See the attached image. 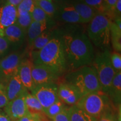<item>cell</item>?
<instances>
[{
	"instance_id": "f546056e",
	"label": "cell",
	"mask_w": 121,
	"mask_h": 121,
	"mask_svg": "<svg viewBox=\"0 0 121 121\" xmlns=\"http://www.w3.org/2000/svg\"><path fill=\"white\" fill-rule=\"evenodd\" d=\"M110 61L116 72L121 71V55L120 53L115 52L110 54Z\"/></svg>"
},
{
	"instance_id": "ac0fdd59",
	"label": "cell",
	"mask_w": 121,
	"mask_h": 121,
	"mask_svg": "<svg viewBox=\"0 0 121 121\" xmlns=\"http://www.w3.org/2000/svg\"><path fill=\"white\" fill-rule=\"evenodd\" d=\"M108 95L115 105L118 107H119V105L120 106L121 100V71L116 72Z\"/></svg>"
},
{
	"instance_id": "74e56055",
	"label": "cell",
	"mask_w": 121,
	"mask_h": 121,
	"mask_svg": "<svg viewBox=\"0 0 121 121\" xmlns=\"http://www.w3.org/2000/svg\"><path fill=\"white\" fill-rule=\"evenodd\" d=\"M22 0H7V3L16 7L19 5L20 3L22 2Z\"/></svg>"
},
{
	"instance_id": "8992f818",
	"label": "cell",
	"mask_w": 121,
	"mask_h": 121,
	"mask_svg": "<svg viewBox=\"0 0 121 121\" xmlns=\"http://www.w3.org/2000/svg\"><path fill=\"white\" fill-rule=\"evenodd\" d=\"M110 54L109 51L105 49L94 58L92 62L97 73L101 90L107 94L116 73L112 65Z\"/></svg>"
},
{
	"instance_id": "484cf974",
	"label": "cell",
	"mask_w": 121,
	"mask_h": 121,
	"mask_svg": "<svg viewBox=\"0 0 121 121\" xmlns=\"http://www.w3.org/2000/svg\"><path fill=\"white\" fill-rule=\"evenodd\" d=\"M33 21L38 22H45L49 24L52 22L51 19L40 7L35 6L32 13H31Z\"/></svg>"
},
{
	"instance_id": "d6a6232c",
	"label": "cell",
	"mask_w": 121,
	"mask_h": 121,
	"mask_svg": "<svg viewBox=\"0 0 121 121\" xmlns=\"http://www.w3.org/2000/svg\"><path fill=\"white\" fill-rule=\"evenodd\" d=\"M96 121H118L116 113H112L104 115L102 117L96 119Z\"/></svg>"
},
{
	"instance_id": "7a4b0ae2",
	"label": "cell",
	"mask_w": 121,
	"mask_h": 121,
	"mask_svg": "<svg viewBox=\"0 0 121 121\" xmlns=\"http://www.w3.org/2000/svg\"><path fill=\"white\" fill-rule=\"evenodd\" d=\"M34 65L49 68L60 75L67 67L64 47L61 38H52L38 51L29 54Z\"/></svg>"
},
{
	"instance_id": "ffe728a7",
	"label": "cell",
	"mask_w": 121,
	"mask_h": 121,
	"mask_svg": "<svg viewBox=\"0 0 121 121\" xmlns=\"http://www.w3.org/2000/svg\"><path fill=\"white\" fill-rule=\"evenodd\" d=\"M49 24L45 22H38L33 21L27 30L28 47L35 38L47 29Z\"/></svg>"
},
{
	"instance_id": "8d00e7d4",
	"label": "cell",
	"mask_w": 121,
	"mask_h": 121,
	"mask_svg": "<svg viewBox=\"0 0 121 121\" xmlns=\"http://www.w3.org/2000/svg\"><path fill=\"white\" fill-rule=\"evenodd\" d=\"M0 121H12L4 111L0 110Z\"/></svg>"
},
{
	"instance_id": "d6986e66",
	"label": "cell",
	"mask_w": 121,
	"mask_h": 121,
	"mask_svg": "<svg viewBox=\"0 0 121 121\" xmlns=\"http://www.w3.org/2000/svg\"><path fill=\"white\" fill-rule=\"evenodd\" d=\"M25 33L18 24L15 23L5 28L3 31V35L10 42H19L24 39Z\"/></svg>"
},
{
	"instance_id": "4dcf8cb0",
	"label": "cell",
	"mask_w": 121,
	"mask_h": 121,
	"mask_svg": "<svg viewBox=\"0 0 121 121\" xmlns=\"http://www.w3.org/2000/svg\"><path fill=\"white\" fill-rule=\"evenodd\" d=\"M69 108L67 107L62 112L54 116L52 119H50V120L51 121H69Z\"/></svg>"
},
{
	"instance_id": "83f0119b",
	"label": "cell",
	"mask_w": 121,
	"mask_h": 121,
	"mask_svg": "<svg viewBox=\"0 0 121 121\" xmlns=\"http://www.w3.org/2000/svg\"><path fill=\"white\" fill-rule=\"evenodd\" d=\"M33 22L31 13H26L25 14L17 15V19L16 23L19 25L24 30L25 34L31 22Z\"/></svg>"
},
{
	"instance_id": "52a82bcc",
	"label": "cell",
	"mask_w": 121,
	"mask_h": 121,
	"mask_svg": "<svg viewBox=\"0 0 121 121\" xmlns=\"http://www.w3.org/2000/svg\"><path fill=\"white\" fill-rule=\"evenodd\" d=\"M58 85L56 83L45 84L35 86L30 91L38 100L43 109H45L58 101Z\"/></svg>"
},
{
	"instance_id": "9c48e42d",
	"label": "cell",
	"mask_w": 121,
	"mask_h": 121,
	"mask_svg": "<svg viewBox=\"0 0 121 121\" xmlns=\"http://www.w3.org/2000/svg\"><path fill=\"white\" fill-rule=\"evenodd\" d=\"M31 75L35 86L56 83L60 76L49 68L40 65H34Z\"/></svg>"
},
{
	"instance_id": "30bf717a",
	"label": "cell",
	"mask_w": 121,
	"mask_h": 121,
	"mask_svg": "<svg viewBox=\"0 0 121 121\" xmlns=\"http://www.w3.org/2000/svg\"><path fill=\"white\" fill-rule=\"evenodd\" d=\"M28 93L9 102L4 107V111L12 121H17L29 113L25 102V95Z\"/></svg>"
},
{
	"instance_id": "603a6c76",
	"label": "cell",
	"mask_w": 121,
	"mask_h": 121,
	"mask_svg": "<svg viewBox=\"0 0 121 121\" xmlns=\"http://www.w3.org/2000/svg\"><path fill=\"white\" fill-rule=\"evenodd\" d=\"M110 42L113 48L117 52L121 51V29H119L114 22L110 24Z\"/></svg>"
},
{
	"instance_id": "ab89813d",
	"label": "cell",
	"mask_w": 121,
	"mask_h": 121,
	"mask_svg": "<svg viewBox=\"0 0 121 121\" xmlns=\"http://www.w3.org/2000/svg\"><path fill=\"white\" fill-rule=\"evenodd\" d=\"M34 117L35 118V121H43L40 118L37 117Z\"/></svg>"
},
{
	"instance_id": "3957f363",
	"label": "cell",
	"mask_w": 121,
	"mask_h": 121,
	"mask_svg": "<svg viewBox=\"0 0 121 121\" xmlns=\"http://www.w3.org/2000/svg\"><path fill=\"white\" fill-rule=\"evenodd\" d=\"M75 105L96 119L116 110V105L109 96L102 90L84 95Z\"/></svg>"
},
{
	"instance_id": "e575fe53",
	"label": "cell",
	"mask_w": 121,
	"mask_h": 121,
	"mask_svg": "<svg viewBox=\"0 0 121 121\" xmlns=\"http://www.w3.org/2000/svg\"><path fill=\"white\" fill-rule=\"evenodd\" d=\"M114 13L116 19L121 17V0H117L115 5Z\"/></svg>"
},
{
	"instance_id": "d590c367",
	"label": "cell",
	"mask_w": 121,
	"mask_h": 121,
	"mask_svg": "<svg viewBox=\"0 0 121 121\" xmlns=\"http://www.w3.org/2000/svg\"><path fill=\"white\" fill-rule=\"evenodd\" d=\"M17 121H35V118L28 113L18 119Z\"/></svg>"
},
{
	"instance_id": "44dd1931",
	"label": "cell",
	"mask_w": 121,
	"mask_h": 121,
	"mask_svg": "<svg viewBox=\"0 0 121 121\" xmlns=\"http://www.w3.org/2000/svg\"><path fill=\"white\" fill-rule=\"evenodd\" d=\"M69 121H96L95 118L76 107L75 105L69 108Z\"/></svg>"
},
{
	"instance_id": "8fae6325",
	"label": "cell",
	"mask_w": 121,
	"mask_h": 121,
	"mask_svg": "<svg viewBox=\"0 0 121 121\" xmlns=\"http://www.w3.org/2000/svg\"><path fill=\"white\" fill-rule=\"evenodd\" d=\"M57 95L60 100L69 106L75 105L82 97L76 88L69 82H62L59 85Z\"/></svg>"
},
{
	"instance_id": "1f68e13d",
	"label": "cell",
	"mask_w": 121,
	"mask_h": 121,
	"mask_svg": "<svg viewBox=\"0 0 121 121\" xmlns=\"http://www.w3.org/2000/svg\"><path fill=\"white\" fill-rule=\"evenodd\" d=\"M10 42L4 36L0 34V54H2L8 49Z\"/></svg>"
},
{
	"instance_id": "5bb4252c",
	"label": "cell",
	"mask_w": 121,
	"mask_h": 121,
	"mask_svg": "<svg viewBox=\"0 0 121 121\" xmlns=\"http://www.w3.org/2000/svg\"><path fill=\"white\" fill-rule=\"evenodd\" d=\"M4 91L9 102L28 92L21 81L18 73L7 81L5 85Z\"/></svg>"
},
{
	"instance_id": "cb8c5ba5",
	"label": "cell",
	"mask_w": 121,
	"mask_h": 121,
	"mask_svg": "<svg viewBox=\"0 0 121 121\" xmlns=\"http://www.w3.org/2000/svg\"><path fill=\"white\" fill-rule=\"evenodd\" d=\"M35 5L40 7L51 19H53L57 15L58 7L52 1L49 0H35Z\"/></svg>"
},
{
	"instance_id": "d4e9b609",
	"label": "cell",
	"mask_w": 121,
	"mask_h": 121,
	"mask_svg": "<svg viewBox=\"0 0 121 121\" xmlns=\"http://www.w3.org/2000/svg\"><path fill=\"white\" fill-rule=\"evenodd\" d=\"M66 107L67 106L66 104L59 99L48 108L44 109V112L46 117H48L49 119H52L54 116L62 112Z\"/></svg>"
},
{
	"instance_id": "7402d4cb",
	"label": "cell",
	"mask_w": 121,
	"mask_h": 121,
	"mask_svg": "<svg viewBox=\"0 0 121 121\" xmlns=\"http://www.w3.org/2000/svg\"><path fill=\"white\" fill-rule=\"evenodd\" d=\"M51 34L49 31H45L39 35L34 40L32 43L29 46V54L33 52L38 51L42 49L47 44L51 39Z\"/></svg>"
},
{
	"instance_id": "e0dca14e",
	"label": "cell",
	"mask_w": 121,
	"mask_h": 121,
	"mask_svg": "<svg viewBox=\"0 0 121 121\" xmlns=\"http://www.w3.org/2000/svg\"><path fill=\"white\" fill-rule=\"evenodd\" d=\"M71 4L79 15L82 23H89L98 13L94 9L85 4L81 0H77Z\"/></svg>"
},
{
	"instance_id": "6da1fadb",
	"label": "cell",
	"mask_w": 121,
	"mask_h": 121,
	"mask_svg": "<svg viewBox=\"0 0 121 121\" xmlns=\"http://www.w3.org/2000/svg\"><path fill=\"white\" fill-rule=\"evenodd\" d=\"M61 39L67 66L75 69L93 62L94 58L93 45L85 33L65 34Z\"/></svg>"
},
{
	"instance_id": "277c9868",
	"label": "cell",
	"mask_w": 121,
	"mask_h": 121,
	"mask_svg": "<svg viewBox=\"0 0 121 121\" xmlns=\"http://www.w3.org/2000/svg\"><path fill=\"white\" fill-rule=\"evenodd\" d=\"M67 82L74 86L82 97L88 94L101 90L96 71L93 66H84L75 69L69 75Z\"/></svg>"
},
{
	"instance_id": "ba28073f",
	"label": "cell",
	"mask_w": 121,
	"mask_h": 121,
	"mask_svg": "<svg viewBox=\"0 0 121 121\" xmlns=\"http://www.w3.org/2000/svg\"><path fill=\"white\" fill-rule=\"evenodd\" d=\"M22 60L19 54H10L0 61V82L6 85L13 76L18 73Z\"/></svg>"
},
{
	"instance_id": "f35d334b",
	"label": "cell",
	"mask_w": 121,
	"mask_h": 121,
	"mask_svg": "<svg viewBox=\"0 0 121 121\" xmlns=\"http://www.w3.org/2000/svg\"><path fill=\"white\" fill-rule=\"evenodd\" d=\"M4 88H5V85L0 82V91L1 90H4Z\"/></svg>"
},
{
	"instance_id": "4316f807",
	"label": "cell",
	"mask_w": 121,
	"mask_h": 121,
	"mask_svg": "<svg viewBox=\"0 0 121 121\" xmlns=\"http://www.w3.org/2000/svg\"><path fill=\"white\" fill-rule=\"evenodd\" d=\"M35 6V0H22L17 6V15L31 13Z\"/></svg>"
},
{
	"instance_id": "9a60e30c",
	"label": "cell",
	"mask_w": 121,
	"mask_h": 121,
	"mask_svg": "<svg viewBox=\"0 0 121 121\" xmlns=\"http://www.w3.org/2000/svg\"><path fill=\"white\" fill-rule=\"evenodd\" d=\"M63 22L69 24L81 22L78 14L71 4H64L58 7L57 15Z\"/></svg>"
},
{
	"instance_id": "b9f144b4",
	"label": "cell",
	"mask_w": 121,
	"mask_h": 121,
	"mask_svg": "<svg viewBox=\"0 0 121 121\" xmlns=\"http://www.w3.org/2000/svg\"><path fill=\"white\" fill-rule=\"evenodd\" d=\"M38 1H40V0H38ZM49 1H52V0H49Z\"/></svg>"
},
{
	"instance_id": "836d02e7",
	"label": "cell",
	"mask_w": 121,
	"mask_h": 121,
	"mask_svg": "<svg viewBox=\"0 0 121 121\" xmlns=\"http://www.w3.org/2000/svg\"><path fill=\"white\" fill-rule=\"evenodd\" d=\"M9 100L4 90H1L0 91V109L4 108L8 104Z\"/></svg>"
},
{
	"instance_id": "7c38bea8",
	"label": "cell",
	"mask_w": 121,
	"mask_h": 121,
	"mask_svg": "<svg viewBox=\"0 0 121 121\" xmlns=\"http://www.w3.org/2000/svg\"><path fill=\"white\" fill-rule=\"evenodd\" d=\"M17 19V7L7 2L0 6V34L3 35L4 29L16 23Z\"/></svg>"
},
{
	"instance_id": "f1b7e54d",
	"label": "cell",
	"mask_w": 121,
	"mask_h": 121,
	"mask_svg": "<svg viewBox=\"0 0 121 121\" xmlns=\"http://www.w3.org/2000/svg\"><path fill=\"white\" fill-rule=\"evenodd\" d=\"M81 1L94 9L97 12V13H103L105 15L104 0H81Z\"/></svg>"
},
{
	"instance_id": "60d3db41",
	"label": "cell",
	"mask_w": 121,
	"mask_h": 121,
	"mask_svg": "<svg viewBox=\"0 0 121 121\" xmlns=\"http://www.w3.org/2000/svg\"><path fill=\"white\" fill-rule=\"evenodd\" d=\"M54 1H61V0H54Z\"/></svg>"
},
{
	"instance_id": "5b68a950",
	"label": "cell",
	"mask_w": 121,
	"mask_h": 121,
	"mask_svg": "<svg viewBox=\"0 0 121 121\" xmlns=\"http://www.w3.org/2000/svg\"><path fill=\"white\" fill-rule=\"evenodd\" d=\"M112 21L103 13H96L87 26V37L98 48H107L110 43V24Z\"/></svg>"
},
{
	"instance_id": "2e32d148",
	"label": "cell",
	"mask_w": 121,
	"mask_h": 121,
	"mask_svg": "<svg viewBox=\"0 0 121 121\" xmlns=\"http://www.w3.org/2000/svg\"><path fill=\"white\" fill-rule=\"evenodd\" d=\"M25 102L29 113L33 117L40 118L43 121H47L46 116L41 104L34 95L29 93L25 95Z\"/></svg>"
},
{
	"instance_id": "4fadbf2b",
	"label": "cell",
	"mask_w": 121,
	"mask_h": 121,
	"mask_svg": "<svg viewBox=\"0 0 121 121\" xmlns=\"http://www.w3.org/2000/svg\"><path fill=\"white\" fill-rule=\"evenodd\" d=\"M33 66L34 63L31 59H25L21 62L18 70V75L21 81L25 88L30 91L35 86L31 75Z\"/></svg>"
}]
</instances>
